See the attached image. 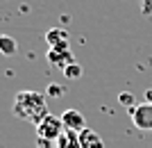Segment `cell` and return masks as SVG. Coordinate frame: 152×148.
<instances>
[{
    "label": "cell",
    "mask_w": 152,
    "mask_h": 148,
    "mask_svg": "<svg viewBox=\"0 0 152 148\" xmlns=\"http://www.w3.org/2000/svg\"><path fill=\"white\" fill-rule=\"evenodd\" d=\"M145 103H152V89L145 91Z\"/></svg>",
    "instance_id": "15"
},
{
    "label": "cell",
    "mask_w": 152,
    "mask_h": 148,
    "mask_svg": "<svg viewBox=\"0 0 152 148\" xmlns=\"http://www.w3.org/2000/svg\"><path fill=\"white\" fill-rule=\"evenodd\" d=\"M141 14L143 16L152 14V0H141Z\"/></svg>",
    "instance_id": "11"
},
{
    "label": "cell",
    "mask_w": 152,
    "mask_h": 148,
    "mask_svg": "<svg viewBox=\"0 0 152 148\" xmlns=\"http://www.w3.org/2000/svg\"><path fill=\"white\" fill-rule=\"evenodd\" d=\"M57 148H82L80 146V132H73V130H64L59 139L55 141Z\"/></svg>",
    "instance_id": "8"
},
{
    "label": "cell",
    "mask_w": 152,
    "mask_h": 148,
    "mask_svg": "<svg viewBox=\"0 0 152 148\" xmlns=\"http://www.w3.org/2000/svg\"><path fill=\"white\" fill-rule=\"evenodd\" d=\"M50 114L48 112V103H45V96L39 94V91H18L16 98H14V116L16 119H23L27 123H41V119Z\"/></svg>",
    "instance_id": "1"
},
{
    "label": "cell",
    "mask_w": 152,
    "mask_h": 148,
    "mask_svg": "<svg viewBox=\"0 0 152 148\" xmlns=\"http://www.w3.org/2000/svg\"><path fill=\"white\" fill-rule=\"evenodd\" d=\"M80 146L82 148H104V141H102V137L91 128H84L80 132Z\"/></svg>",
    "instance_id": "7"
},
{
    "label": "cell",
    "mask_w": 152,
    "mask_h": 148,
    "mask_svg": "<svg viewBox=\"0 0 152 148\" xmlns=\"http://www.w3.org/2000/svg\"><path fill=\"white\" fill-rule=\"evenodd\" d=\"M129 98H132L129 94H121V103L123 105H129Z\"/></svg>",
    "instance_id": "14"
},
{
    "label": "cell",
    "mask_w": 152,
    "mask_h": 148,
    "mask_svg": "<svg viewBox=\"0 0 152 148\" xmlns=\"http://www.w3.org/2000/svg\"><path fill=\"white\" fill-rule=\"evenodd\" d=\"M34 128H37V137L41 141H57L59 135L66 130L61 123V116H55V114H48L45 119H41V123H37Z\"/></svg>",
    "instance_id": "2"
},
{
    "label": "cell",
    "mask_w": 152,
    "mask_h": 148,
    "mask_svg": "<svg viewBox=\"0 0 152 148\" xmlns=\"http://www.w3.org/2000/svg\"><path fill=\"white\" fill-rule=\"evenodd\" d=\"M61 123L66 130H73V132H82L86 128V123H84V116L80 110H66L61 114Z\"/></svg>",
    "instance_id": "5"
},
{
    "label": "cell",
    "mask_w": 152,
    "mask_h": 148,
    "mask_svg": "<svg viewBox=\"0 0 152 148\" xmlns=\"http://www.w3.org/2000/svg\"><path fill=\"white\" fill-rule=\"evenodd\" d=\"M132 123L139 130H152V103H143L129 110Z\"/></svg>",
    "instance_id": "3"
},
{
    "label": "cell",
    "mask_w": 152,
    "mask_h": 148,
    "mask_svg": "<svg viewBox=\"0 0 152 148\" xmlns=\"http://www.w3.org/2000/svg\"><path fill=\"white\" fill-rule=\"evenodd\" d=\"M48 94H50V96H61L64 89H61V87H55V84H52L50 89H48Z\"/></svg>",
    "instance_id": "12"
},
{
    "label": "cell",
    "mask_w": 152,
    "mask_h": 148,
    "mask_svg": "<svg viewBox=\"0 0 152 148\" xmlns=\"http://www.w3.org/2000/svg\"><path fill=\"white\" fill-rule=\"evenodd\" d=\"M0 52H2L5 57H14V55L18 52V43H16V39H12L9 34L0 32Z\"/></svg>",
    "instance_id": "9"
},
{
    "label": "cell",
    "mask_w": 152,
    "mask_h": 148,
    "mask_svg": "<svg viewBox=\"0 0 152 148\" xmlns=\"http://www.w3.org/2000/svg\"><path fill=\"white\" fill-rule=\"evenodd\" d=\"M68 37L70 34H68L66 27H52L50 32L45 34V41L55 50H68Z\"/></svg>",
    "instance_id": "4"
},
{
    "label": "cell",
    "mask_w": 152,
    "mask_h": 148,
    "mask_svg": "<svg viewBox=\"0 0 152 148\" xmlns=\"http://www.w3.org/2000/svg\"><path fill=\"white\" fill-rule=\"evenodd\" d=\"M48 62H50L52 66H57V68H66V66L75 64V57H73V52L70 50H55V48H50L48 50Z\"/></svg>",
    "instance_id": "6"
},
{
    "label": "cell",
    "mask_w": 152,
    "mask_h": 148,
    "mask_svg": "<svg viewBox=\"0 0 152 148\" xmlns=\"http://www.w3.org/2000/svg\"><path fill=\"white\" fill-rule=\"evenodd\" d=\"M61 73H64V77H66V80H80V77H82V66L75 62V64L66 66Z\"/></svg>",
    "instance_id": "10"
},
{
    "label": "cell",
    "mask_w": 152,
    "mask_h": 148,
    "mask_svg": "<svg viewBox=\"0 0 152 148\" xmlns=\"http://www.w3.org/2000/svg\"><path fill=\"white\" fill-rule=\"evenodd\" d=\"M39 148H57V146H52V141H41L39 139Z\"/></svg>",
    "instance_id": "13"
}]
</instances>
